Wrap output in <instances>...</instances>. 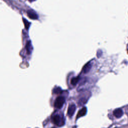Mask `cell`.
Returning a JSON list of instances; mask_svg holds the SVG:
<instances>
[{"instance_id": "cell-1", "label": "cell", "mask_w": 128, "mask_h": 128, "mask_svg": "<svg viewBox=\"0 0 128 128\" xmlns=\"http://www.w3.org/2000/svg\"><path fill=\"white\" fill-rule=\"evenodd\" d=\"M65 98L63 97V96H60V97H58L56 99L54 104V106L57 109H61L62 108L64 103H65Z\"/></svg>"}, {"instance_id": "cell-2", "label": "cell", "mask_w": 128, "mask_h": 128, "mask_svg": "<svg viewBox=\"0 0 128 128\" xmlns=\"http://www.w3.org/2000/svg\"><path fill=\"white\" fill-rule=\"evenodd\" d=\"M52 121L53 123L58 126H61L63 123L61 117L59 115H55L53 116L52 117Z\"/></svg>"}, {"instance_id": "cell-3", "label": "cell", "mask_w": 128, "mask_h": 128, "mask_svg": "<svg viewBox=\"0 0 128 128\" xmlns=\"http://www.w3.org/2000/svg\"><path fill=\"white\" fill-rule=\"evenodd\" d=\"M76 109V106L74 103L71 104L69 106L68 110V115L70 117H72L74 113L75 112Z\"/></svg>"}, {"instance_id": "cell-4", "label": "cell", "mask_w": 128, "mask_h": 128, "mask_svg": "<svg viewBox=\"0 0 128 128\" xmlns=\"http://www.w3.org/2000/svg\"><path fill=\"white\" fill-rule=\"evenodd\" d=\"M123 111L121 109H116L113 112L114 116L117 118H120L123 115Z\"/></svg>"}, {"instance_id": "cell-5", "label": "cell", "mask_w": 128, "mask_h": 128, "mask_svg": "<svg viewBox=\"0 0 128 128\" xmlns=\"http://www.w3.org/2000/svg\"><path fill=\"white\" fill-rule=\"evenodd\" d=\"M87 108L86 107H83L81 110L79 111V112H78L77 118H80V117H83V116L86 115L87 113Z\"/></svg>"}, {"instance_id": "cell-6", "label": "cell", "mask_w": 128, "mask_h": 128, "mask_svg": "<svg viewBox=\"0 0 128 128\" xmlns=\"http://www.w3.org/2000/svg\"><path fill=\"white\" fill-rule=\"evenodd\" d=\"M92 68V64L90 62L88 63L85 65L83 68V72L84 73H87L90 71L91 69Z\"/></svg>"}, {"instance_id": "cell-7", "label": "cell", "mask_w": 128, "mask_h": 128, "mask_svg": "<svg viewBox=\"0 0 128 128\" xmlns=\"http://www.w3.org/2000/svg\"><path fill=\"white\" fill-rule=\"evenodd\" d=\"M80 80V77L79 76L77 77H74L71 79V84L73 86H75V85L78 83V82H79Z\"/></svg>"}, {"instance_id": "cell-8", "label": "cell", "mask_w": 128, "mask_h": 128, "mask_svg": "<svg viewBox=\"0 0 128 128\" xmlns=\"http://www.w3.org/2000/svg\"><path fill=\"white\" fill-rule=\"evenodd\" d=\"M61 92H62V90L59 87L56 88L55 89H54V91H53V93H55V94H59Z\"/></svg>"}, {"instance_id": "cell-9", "label": "cell", "mask_w": 128, "mask_h": 128, "mask_svg": "<svg viewBox=\"0 0 128 128\" xmlns=\"http://www.w3.org/2000/svg\"><path fill=\"white\" fill-rule=\"evenodd\" d=\"M29 17L32 18V19H36V14H35L34 12H29Z\"/></svg>"}, {"instance_id": "cell-10", "label": "cell", "mask_w": 128, "mask_h": 128, "mask_svg": "<svg viewBox=\"0 0 128 128\" xmlns=\"http://www.w3.org/2000/svg\"></svg>"}]
</instances>
